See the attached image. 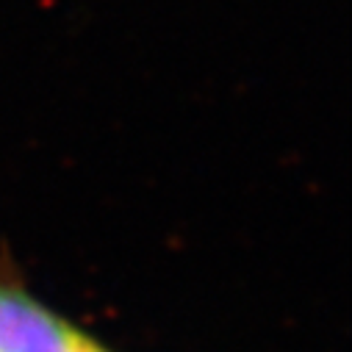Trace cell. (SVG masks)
Masks as SVG:
<instances>
[{"mask_svg":"<svg viewBox=\"0 0 352 352\" xmlns=\"http://www.w3.org/2000/svg\"><path fill=\"white\" fill-rule=\"evenodd\" d=\"M0 352H114L28 289L0 280Z\"/></svg>","mask_w":352,"mask_h":352,"instance_id":"1","label":"cell"}]
</instances>
